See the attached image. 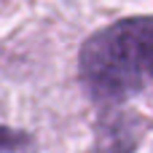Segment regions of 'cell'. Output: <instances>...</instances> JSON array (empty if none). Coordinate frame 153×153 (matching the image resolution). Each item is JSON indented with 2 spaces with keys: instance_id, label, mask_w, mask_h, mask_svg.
Wrapping results in <instances>:
<instances>
[{
  "instance_id": "obj_1",
  "label": "cell",
  "mask_w": 153,
  "mask_h": 153,
  "mask_svg": "<svg viewBox=\"0 0 153 153\" xmlns=\"http://www.w3.org/2000/svg\"><path fill=\"white\" fill-rule=\"evenodd\" d=\"M78 75L102 108L143 91L153 81V16L118 19L91 32L78 54Z\"/></svg>"
},
{
  "instance_id": "obj_3",
  "label": "cell",
  "mask_w": 153,
  "mask_h": 153,
  "mask_svg": "<svg viewBox=\"0 0 153 153\" xmlns=\"http://www.w3.org/2000/svg\"><path fill=\"white\" fill-rule=\"evenodd\" d=\"M32 143V137L22 129H11L5 124H0V153H16L22 148H27Z\"/></svg>"
},
{
  "instance_id": "obj_2",
  "label": "cell",
  "mask_w": 153,
  "mask_h": 153,
  "mask_svg": "<svg viewBox=\"0 0 153 153\" xmlns=\"http://www.w3.org/2000/svg\"><path fill=\"white\" fill-rule=\"evenodd\" d=\"M145 124L134 110L121 105L102 108L94 126V151L97 153H134L143 140Z\"/></svg>"
}]
</instances>
